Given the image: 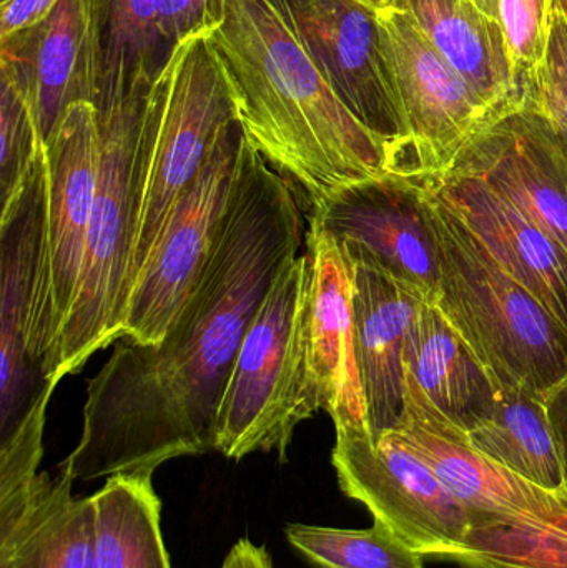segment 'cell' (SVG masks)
Wrapping results in <instances>:
<instances>
[{"label": "cell", "instance_id": "obj_1", "mask_svg": "<svg viewBox=\"0 0 567 568\" xmlns=\"http://www.w3.org/2000/svg\"><path fill=\"white\" fill-rule=\"evenodd\" d=\"M306 242L298 195L245 140L209 260L159 344L120 337L87 384L82 436L59 466L75 483L155 474L213 450L233 361L276 276Z\"/></svg>", "mask_w": 567, "mask_h": 568}, {"label": "cell", "instance_id": "obj_2", "mask_svg": "<svg viewBox=\"0 0 567 568\" xmlns=\"http://www.w3.org/2000/svg\"><path fill=\"white\" fill-rule=\"evenodd\" d=\"M210 39L246 139L310 203L388 173L383 143L343 105L272 0H225Z\"/></svg>", "mask_w": 567, "mask_h": 568}, {"label": "cell", "instance_id": "obj_3", "mask_svg": "<svg viewBox=\"0 0 567 568\" xmlns=\"http://www.w3.org/2000/svg\"><path fill=\"white\" fill-rule=\"evenodd\" d=\"M163 79L95 106L99 169L85 262L53 357L50 381L79 373L122 337L130 272L162 112Z\"/></svg>", "mask_w": 567, "mask_h": 568}, {"label": "cell", "instance_id": "obj_4", "mask_svg": "<svg viewBox=\"0 0 567 568\" xmlns=\"http://www.w3.org/2000/svg\"><path fill=\"white\" fill-rule=\"evenodd\" d=\"M429 192L442 270L436 304L499 390L525 389L548 399L567 381L566 327L493 262L432 183Z\"/></svg>", "mask_w": 567, "mask_h": 568}, {"label": "cell", "instance_id": "obj_5", "mask_svg": "<svg viewBox=\"0 0 567 568\" xmlns=\"http://www.w3.org/2000/svg\"><path fill=\"white\" fill-rule=\"evenodd\" d=\"M312 258L302 253L263 297L233 361L213 450L240 460L255 453L286 459L296 427L322 409L310 346Z\"/></svg>", "mask_w": 567, "mask_h": 568}, {"label": "cell", "instance_id": "obj_6", "mask_svg": "<svg viewBox=\"0 0 567 568\" xmlns=\"http://www.w3.org/2000/svg\"><path fill=\"white\" fill-rule=\"evenodd\" d=\"M55 351L47 243V155L0 212V440L49 384Z\"/></svg>", "mask_w": 567, "mask_h": 568}, {"label": "cell", "instance_id": "obj_7", "mask_svg": "<svg viewBox=\"0 0 567 568\" xmlns=\"http://www.w3.org/2000/svg\"><path fill=\"white\" fill-rule=\"evenodd\" d=\"M162 79V112L133 253L130 294L220 129L239 119L232 83L210 33L180 43Z\"/></svg>", "mask_w": 567, "mask_h": 568}, {"label": "cell", "instance_id": "obj_8", "mask_svg": "<svg viewBox=\"0 0 567 568\" xmlns=\"http://www.w3.org/2000/svg\"><path fill=\"white\" fill-rule=\"evenodd\" d=\"M245 140L239 119L220 129L133 284L122 337L159 344L179 316L219 235L239 180Z\"/></svg>", "mask_w": 567, "mask_h": 568}, {"label": "cell", "instance_id": "obj_9", "mask_svg": "<svg viewBox=\"0 0 567 568\" xmlns=\"http://www.w3.org/2000/svg\"><path fill=\"white\" fill-rule=\"evenodd\" d=\"M332 464L342 493L425 559L446 560L473 529L468 510L392 430H340Z\"/></svg>", "mask_w": 567, "mask_h": 568}, {"label": "cell", "instance_id": "obj_10", "mask_svg": "<svg viewBox=\"0 0 567 568\" xmlns=\"http://www.w3.org/2000/svg\"><path fill=\"white\" fill-rule=\"evenodd\" d=\"M343 105L385 146L399 175L408 130L383 49L378 10L362 0H272Z\"/></svg>", "mask_w": 567, "mask_h": 568}, {"label": "cell", "instance_id": "obj_11", "mask_svg": "<svg viewBox=\"0 0 567 568\" xmlns=\"http://www.w3.org/2000/svg\"><path fill=\"white\" fill-rule=\"evenodd\" d=\"M383 49L408 130L403 176L445 175L498 119L405 10H378Z\"/></svg>", "mask_w": 567, "mask_h": 568}, {"label": "cell", "instance_id": "obj_12", "mask_svg": "<svg viewBox=\"0 0 567 568\" xmlns=\"http://www.w3.org/2000/svg\"><path fill=\"white\" fill-rule=\"evenodd\" d=\"M310 220L398 282L436 297L439 242L428 175L360 180L310 203Z\"/></svg>", "mask_w": 567, "mask_h": 568}, {"label": "cell", "instance_id": "obj_13", "mask_svg": "<svg viewBox=\"0 0 567 568\" xmlns=\"http://www.w3.org/2000/svg\"><path fill=\"white\" fill-rule=\"evenodd\" d=\"M449 172L482 180L567 253V156L531 105L479 130Z\"/></svg>", "mask_w": 567, "mask_h": 568}, {"label": "cell", "instance_id": "obj_14", "mask_svg": "<svg viewBox=\"0 0 567 568\" xmlns=\"http://www.w3.org/2000/svg\"><path fill=\"white\" fill-rule=\"evenodd\" d=\"M0 75L26 93L49 145L67 109L99 93L92 0H60L36 26L0 39Z\"/></svg>", "mask_w": 567, "mask_h": 568}, {"label": "cell", "instance_id": "obj_15", "mask_svg": "<svg viewBox=\"0 0 567 568\" xmlns=\"http://www.w3.org/2000/svg\"><path fill=\"white\" fill-rule=\"evenodd\" d=\"M45 155L50 306L57 351L79 290L95 199L99 122L93 103H73L67 109Z\"/></svg>", "mask_w": 567, "mask_h": 568}, {"label": "cell", "instance_id": "obj_16", "mask_svg": "<svg viewBox=\"0 0 567 568\" xmlns=\"http://www.w3.org/2000/svg\"><path fill=\"white\" fill-rule=\"evenodd\" d=\"M403 366L405 414L399 424L455 427L468 434L495 413L498 384L435 297L419 304L406 336Z\"/></svg>", "mask_w": 567, "mask_h": 568}, {"label": "cell", "instance_id": "obj_17", "mask_svg": "<svg viewBox=\"0 0 567 568\" xmlns=\"http://www.w3.org/2000/svg\"><path fill=\"white\" fill-rule=\"evenodd\" d=\"M352 262L356 359L369 434L396 429L405 414L406 336L425 294L342 243Z\"/></svg>", "mask_w": 567, "mask_h": 568}, {"label": "cell", "instance_id": "obj_18", "mask_svg": "<svg viewBox=\"0 0 567 568\" xmlns=\"http://www.w3.org/2000/svg\"><path fill=\"white\" fill-rule=\"evenodd\" d=\"M306 253L312 258L310 346L322 410L332 417L335 433L368 429L356 359L352 262L342 243L312 220Z\"/></svg>", "mask_w": 567, "mask_h": 568}, {"label": "cell", "instance_id": "obj_19", "mask_svg": "<svg viewBox=\"0 0 567 568\" xmlns=\"http://www.w3.org/2000/svg\"><path fill=\"white\" fill-rule=\"evenodd\" d=\"M392 433L435 470L468 510L473 529L498 524L561 529L567 524V506L558 496L483 456L462 430L402 424Z\"/></svg>", "mask_w": 567, "mask_h": 568}, {"label": "cell", "instance_id": "obj_20", "mask_svg": "<svg viewBox=\"0 0 567 568\" xmlns=\"http://www.w3.org/2000/svg\"><path fill=\"white\" fill-rule=\"evenodd\" d=\"M445 202L493 262L529 291L567 329V253L508 200L475 176L428 175Z\"/></svg>", "mask_w": 567, "mask_h": 568}, {"label": "cell", "instance_id": "obj_21", "mask_svg": "<svg viewBox=\"0 0 567 568\" xmlns=\"http://www.w3.org/2000/svg\"><path fill=\"white\" fill-rule=\"evenodd\" d=\"M72 484L40 473L0 503V568H95V503L73 496Z\"/></svg>", "mask_w": 567, "mask_h": 568}, {"label": "cell", "instance_id": "obj_22", "mask_svg": "<svg viewBox=\"0 0 567 568\" xmlns=\"http://www.w3.org/2000/svg\"><path fill=\"white\" fill-rule=\"evenodd\" d=\"M405 10L496 115L522 105L502 23L478 0H389Z\"/></svg>", "mask_w": 567, "mask_h": 568}, {"label": "cell", "instance_id": "obj_23", "mask_svg": "<svg viewBox=\"0 0 567 568\" xmlns=\"http://www.w3.org/2000/svg\"><path fill=\"white\" fill-rule=\"evenodd\" d=\"M92 10L99 50L93 106H102L155 82L176 47L166 36L163 0H92Z\"/></svg>", "mask_w": 567, "mask_h": 568}, {"label": "cell", "instance_id": "obj_24", "mask_svg": "<svg viewBox=\"0 0 567 568\" xmlns=\"http://www.w3.org/2000/svg\"><path fill=\"white\" fill-rule=\"evenodd\" d=\"M466 439L483 456L566 504L561 454L545 397L525 389L499 390L495 413Z\"/></svg>", "mask_w": 567, "mask_h": 568}, {"label": "cell", "instance_id": "obj_25", "mask_svg": "<svg viewBox=\"0 0 567 568\" xmlns=\"http://www.w3.org/2000/svg\"><path fill=\"white\" fill-rule=\"evenodd\" d=\"M153 474H119L92 494L95 568H172L162 532V500Z\"/></svg>", "mask_w": 567, "mask_h": 568}, {"label": "cell", "instance_id": "obj_26", "mask_svg": "<svg viewBox=\"0 0 567 568\" xmlns=\"http://www.w3.org/2000/svg\"><path fill=\"white\" fill-rule=\"evenodd\" d=\"M285 536L318 568H425V557L382 524L363 530L288 524Z\"/></svg>", "mask_w": 567, "mask_h": 568}, {"label": "cell", "instance_id": "obj_27", "mask_svg": "<svg viewBox=\"0 0 567 568\" xmlns=\"http://www.w3.org/2000/svg\"><path fill=\"white\" fill-rule=\"evenodd\" d=\"M446 560L468 568H567V524L561 529L526 524L478 527Z\"/></svg>", "mask_w": 567, "mask_h": 568}, {"label": "cell", "instance_id": "obj_28", "mask_svg": "<svg viewBox=\"0 0 567 568\" xmlns=\"http://www.w3.org/2000/svg\"><path fill=\"white\" fill-rule=\"evenodd\" d=\"M45 145L26 93L0 75V192L6 210L22 192Z\"/></svg>", "mask_w": 567, "mask_h": 568}, {"label": "cell", "instance_id": "obj_29", "mask_svg": "<svg viewBox=\"0 0 567 568\" xmlns=\"http://www.w3.org/2000/svg\"><path fill=\"white\" fill-rule=\"evenodd\" d=\"M523 102L548 122L567 156V0L549 2L545 53L535 87Z\"/></svg>", "mask_w": 567, "mask_h": 568}, {"label": "cell", "instance_id": "obj_30", "mask_svg": "<svg viewBox=\"0 0 567 568\" xmlns=\"http://www.w3.org/2000/svg\"><path fill=\"white\" fill-rule=\"evenodd\" d=\"M551 0H499V23L508 43L513 75L519 99H526L535 87L539 62L548 37Z\"/></svg>", "mask_w": 567, "mask_h": 568}, {"label": "cell", "instance_id": "obj_31", "mask_svg": "<svg viewBox=\"0 0 567 568\" xmlns=\"http://www.w3.org/2000/svg\"><path fill=\"white\" fill-rule=\"evenodd\" d=\"M55 387L49 384L17 429L0 440V503L19 496L40 474L47 406Z\"/></svg>", "mask_w": 567, "mask_h": 568}, {"label": "cell", "instance_id": "obj_32", "mask_svg": "<svg viewBox=\"0 0 567 568\" xmlns=\"http://www.w3.org/2000/svg\"><path fill=\"white\" fill-rule=\"evenodd\" d=\"M165 30L173 47L212 33L225 20V0H163Z\"/></svg>", "mask_w": 567, "mask_h": 568}, {"label": "cell", "instance_id": "obj_33", "mask_svg": "<svg viewBox=\"0 0 567 568\" xmlns=\"http://www.w3.org/2000/svg\"><path fill=\"white\" fill-rule=\"evenodd\" d=\"M59 2L60 0H3L0 6V39L36 26Z\"/></svg>", "mask_w": 567, "mask_h": 568}, {"label": "cell", "instance_id": "obj_34", "mask_svg": "<svg viewBox=\"0 0 567 568\" xmlns=\"http://www.w3.org/2000/svg\"><path fill=\"white\" fill-rule=\"evenodd\" d=\"M546 403H548L549 416H551L553 427H555L556 437H558L567 506V381L549 394Z\"/></svg>", "mask_w": 567, "mask_h": 568}, {"label": "cell", "instance_id": "obj_35", "mask_svg": "<svg viewBox=\"0 0 567 568\" xmlns=\"http://www.w3.org/2000/svg\"><path fill=\"white\" fill-rule=\"evenodd\" d=\"M222 568H275L272 556L265 546L253 544L250 539H240L223 559Z\"/></svg>", "mask_w": 567, "mask_h": 568}, {"label": "cell", "instance_id": "obj_36", "mask_svg": "<svg viewBox=\"0 0 567 568\" xmlns=\"http://www.w3.org/2000/svg\"><path fill=\"white\" fill-rule=\"evenodd\" d=\"M478 3L479 6H482V9L485 10L486 13H488L489 17H493V19L498 20L499 22V0H478Z\"/></svg>", "mask_w": 567, "mask_h": 568}, {"label": "cell", "instance_id": "obj_37", "mask_svg": "<svg viewBox=\"0 0 567 568\" xmlns=\"http://www.w3.org/2000/svg\"><path fill=\"white\" fill-rule=\"evenodd\" d=\"M366 6L373 7V9L382 10L389 7V0H362Z\"/></svg>", "mask_w": 567, "mask_h": 568}, {"label": "cell", "instance_id": "obj_38", "mask_svg": "<svg viewBox=\"0 0 567 568\" xmlns=\"http://www.w3.org/2000/svg\"><path fill=\"white\" fill-rule=\"evenodd\" d=\"M0 2H3V0H0Z\"/></svg>", "mask_w": 567, "mask_h": 568}]
</instances>
